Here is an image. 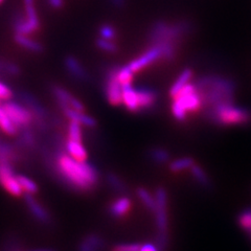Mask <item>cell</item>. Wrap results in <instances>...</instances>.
I'll use <instances>...</instances> for the list:
<instances>
[{
    "mask_svg": "<svg viewBox=\"0 0 251 251\" xmlns=\"http://www.w3.org/2000/svg\"><path fill=\"white\" fill-rule=\"evenodd\" d=\"M43 159L50 174L69 190L76 193H89L99 185L100 172L93 164L80 161L69 156L64 144H59L52 153L43 151Z\"/></svg>",
    "mask_w": 251,
    "mask_h": 251,
    "instance_id": "cell-1",
    "label": "cell"
},
{
    "mask_svg": "<svg viewBox=\"0 0 251 251\" xmlns=\"http://www.w3.org/2000/svg\"><path fill=\"white\" fill-rule=\"evenodd\" d=\"M194 84L202 100V110L234 101L237 86L230 77L206 75L198 77Z\"/></svg>",
    "mask_w": 251,
    "mask_h": 251,
    "instance_id": "cell-2",
    "label": "cell"
},
{
    "mask_svg": "<svg viewBox=\"0 0 251 251\" xmlns=\"http://www.w3.org/2000/svg\"><path fill=\"white\" fill-rule=\"evenodd\" d=\"M205 119L218 127H235L251 125V110L231 104H223L203 109Z\"/></svg>",
    "mask_w": 251,
    "mask_h": 251,
    "instance_id": "cell-3",
    "label": "cell"
},
{
    "mask_svg": "<svg viewBox=\"0 0 251 251\" xmlns=\"http://www.w3.org/2000/svg\"><path fill=\"white\" fill-rule=\"evenodd\" d=\"M202 110V100L194 83H188L173 98L171 111L174 119L183 123L188 113H195Z\"/></svg>",
    "mask_w": 251,
    "mask_h": 251,
    "instance_id": "cell-4",
    "label": "cell"
},
{
    "mask_svg": "<svg viewBox=\"0 0 251 251\" xmlns=\"http://www.w3.org/2000/svg\"><path fill=\"white\" fill-rule=\"evenodd\" d=\"M156 207L154 210L156 238L155 244L159 251H164L169 243V218H168V192L164 187H158L155 192Z\"/></svg>",
    "mask_w": 251,
    "mask_h": 251,
    "instance_id": "cell-5",
    "label": "cell"
},
{
    "mask_svg": "<svg viewBox=\"0 0 251 251\" xmlns=\"http://www.w3.org/2000/svg\"><path fill=\"white\" fill-rule=\"evenodd\" d=\"M18 96L20 100L22 101V104L26 106L30 110V112L33 113L35 127L41 133L49 131L50 113L46 110V108L40 103V100H37L33 94L26 91H21Z\"/></svg>",
    "mask_w": 251,
    "mask_h": 251,
    "instance_id": "cell-6",
    "label": "cell"
},
{
    "mask_svg": "<svg viewBox=\"0 0 251 251\" xmlns=\"http://www.w3.org/2000/svg\"><path fill=\"white\" fill-rule=\"evenodd\" d=\"M120 65H109L104 73V92L108 103L112 106H121L123 104L122 85L117 78Z\"/></svg>",
    "mask_w": 251,
    "mask_h": 251,
    "instance_id": "cell-7",
    "label": "cell"
},
{
    "mask_svg": "<svg viewBox=\"0 0 251 251\" xmlns=\"http://www.w3.org/2000/svg\"><path fill=\"white\" fill-rule=\"evenodd\" d=\"M1 106L19 130L30 128L34 125V115L26 106L11 100H5Z\"/></svg>",
    "mask_w": 251,
    "mask_h": 251,
    "instance_id": "cell-8",
    "label": "cell"
},
{
    "mask_svg": "<svg viewBox=\"0 0 251 251\" xmlns=\"http://www.w3.org/2000/svg\"><path fill=\"white\" fill-rule=\"evenodd\" d=\"M13 167L10 163L0 162V185L6 193L14 197H21L23 191Z\"/></svg>",
    "mask_w": 251,
    "mask_h": 251,
    "instance_id": "cell-9",
    "label": "cell"
},
{
    "mask_svg": "<svg viewBox=\"0 0 251 251\" xmlns=\"http://www.w3.org/2000/svg\"><path fill=\"white\" fill-rule=\"evenodd\" d=\"M161 60V50L158 45H150V47L140 56L133 59L128 66L133 73L136 74L141 72V70L153 65L154 63Z\"/></svg>",
    "mask_w": 251,
    "mask_h": 251,
    "instance_id": "cell-10",
    "label": "cell"
},
{
    "mask_svg": "<svg viewBox=\"0 0 251 251\" xmlns=\"http://www.w3.org/2000/svg\"><path fill=\"white\" fill-rule=\"evenodd\" d=\"M50 91L61 110L65 108H73L75 110H77V111H85V106L82 101L74 97L65 88L61 87L59 85H51Z\"/></svg>",
    "mask_w": 251,
    "mask_h": 251,
    "instance_id": "cell-11",
    "label": "cell"
},
{
    "mask_svg": "<svg viewBox=\"0 0 251 251\" xmlns=\"http://www.w3.org/2000/svg\"><path fill=\"white\" fill-rule=\"evenodd\" d=\"M64 67L67 74L75 78V81L85 84L91 82V75L88 73V70L84 67L80 60L73 56V54H68L65 57Z\"/></svg>",
    "mask_w": 251,
    "mask_h": 251,
    "instance_id": "cell-12",
    "label": "cell"
},
{
    "mask_svg": "<svg viewBox=\"0 0 251 251\" xmlns=\"http://www.w3.org/2000/svg\"><path fill=\"white\" fill-rule=\"evenodd\" d=\"M25 200L28 211L37 222L44 225H50L51 223V216L50 211L47 210L43 204H41L36 198H34V195L25 194Z\"/></svg>",
    "mask_w": 251,
    "mask_h": 251,
    "instance_id": "cell-13",
    "label": "cell"
},
{
    "mask_svg": "<svg viewBox=\"0 0 251 251\" xmlns=\"http://www.w3.org/2000/svg\"><path fill=\"white\" fill-rule=\"evenodd\" d=\"M136 93L140 112L151 111V110L157 105L159 94L156 90L149 87H140L136 88Z\"/></svg>",
    "mask_w": 251,
    "mask_h": 251,
    "instance_id": "cell-14",
    "label": "cell"
},
{
    "mask_svg": "<svg viewBox=\"0 0 251 251\" xmlns=\"http://www.w3.org/2000/svg\"><path fill=\"white\" fill-rule=\"evenodd\" d=\"M132 208V201L127 195H122L121 197L110 203L108 207L109 215L115 219L124 218Z\"/></svg>",
    "mask_w": 251,
    "mask_h": 251,
    "instance_id": "cell-15",
    "label": "cell"
},
{
    "mask_svg": "<svg viewBox=\"0 0 251 251\" xmlns=\"http://www.w3.org/2000/svg\"><path fill=\"white\" fill-rule=\"evenodd\" d=\"M106 241L98 233L86 234L77 245V251H103Z\"/></svg>",
    "mask_w": 251,
    "mask_h": 251,
    "instance_id": "cell-16",
    "label": "cell"
},
{
    "mask_svg": "<svg viewBox=\"0 0 251 251\" xmlns=\"http://www.w3.org/2000/svg\"><path fill=\"white\" fill-rule=\"evenodd\" d=\"M122 97H123V104L125 105L126 109H127L128 111L133 113L140 112L136 88L133 87L132 85L123 86Z\"/></svg>",
    "mask_w": 251,
    "mask_h": 251,
    "instance_id": "cell-17",
    "label": "cell"
},
{
    "mask_svg": "<svg viewBox=\"0 0 251 251\" xmlns=\"http://www.w3.org/2000/svg\"><path fill=\"white\" fill-rule=\"evenodd\" d=\"M61 111L63 112L69 121H74L78 124H81L84 127L87 128H96L97 127V121L93 119L92 116L86 114L85 112L77 111L73 108H65L62 109Z\"/></svg>",
    "mask_w": 251,
    "mask_h": 251,
    "instance_id": "cell-18",
    "label": "cell"
},
{
    "mask_svg": "<svg viewBox=\"0 0 251 251\" xmlns=\"http://www.w3.org/2000/svg\"><path fill=\"white\" fill-rule=\"evenodd\" d=\"M64 149L65 152L69 156H72L73 158L80 161H87L88 153L83 145V141H76L67 138L64 141Z\"/></svg>",
    "mask_w": 251,
    "mask_h": 251,
    "instance_id": "cell-19",
    "label": "cell"
},
{
    "mask_svg": "<svg viewBox=\"0 0 251 251\" xmlns=\"http://www.w3.org/2000/svg\"><path fill=\"white\" fill-rule=\"evenodd\" d=\"M21 156L18 153L17 148L0 139V162L10 163L12 166L20 162Z\"/></svg>",
    "mask_w": 251,
    "mask_h": 251,
    "instance_id": "cell-20",
    "label": "cell"
},
{
    "mask_svg": "<svg viewBox=\"0 0 251 251\" xmlns=\"http://www.w3.org/2000/svg\"><path fill=\"white\" fill-rule=\"evenodd\" d=\"M14 40L22 49H25L30 52L34 53H42L44 51V46L30 38L29 35H21V34H15Z\"/></svg>",
    "mask_w": 251,
    "mask_h": 251,
    "instance_id": "cell-21",
    "label": "cell"
},
{
    "mask_svg": "<svg viewBox=\"0 0 251 251\" xmlns=\"http://www.w3.org/2000/svg\"><path fill=\"white\" fill-rule=\"evenodd\" d=\"M13 28L15 34L21 35H31L37 31L36 28L28 22L25 15L20 12H17L13 19Z\"/></svg>",
    "mask_w": 251,
    "mask_h": 251,
    "instance_id": "cell-22",
    "label": "cell"
},
{
    "mask_svg": "<svg viewBox=\"0 0 251 251\" xmlns=\"http://www.w3.org/2000/svg\"><path fill=\"white\" fill-rule=\"evenodd\" d=\"M18 146L25 150L31 151L37 148V138L35 133L30 128L20 129L18 132Z\"/></svg>",
    "mask_w": 251,
    "mask_h": 251,
    "instance_id": "cell-23",
    "label": "cell"
},
{
    "mask_svg": "<svg viewBox=\"0 0 251 251\" xmlns=\"http://www.w3.org/2000/svg\"><path fill=\"white\" fill-rule=\"evenodd\" d=\"M194 76V72L191 68H185L183 69L178 77L176 78V81L173 83L170 88V97L173 99L176 97V94L181 90L184 86H186L188 83H191L192 78Z\"/></svg>",
    "mask_w": 251,
    "mask_h": 251,
    "instance_id": "cell-24",
    "label": "cell"
},
{
    "mask_svg": "<svg viewBox=\"0 0 251 251\" xmlns=\"http://www.w3.org/2000/svg\"><path fill=\"white\" fill-rule=\"evenodd\" d=\"M105 179H106L107 184L113 192L120 195H128L129 188L127 184H126L124 180L119 175L115 174V173H112V172L107 173Z\"/></svg>",
    "mask_w": 251,
    "mask_h": 251,
    "instance_id": "cell-25",
    "label": "cell"
},
{
    "mask_svg": "<svg viewBox=\"0 0 251 251\" xmlns=\"http://www.w3.org/2000/svg\"><path fill=\"white\" fill-rule=\"evenodd\" d=\"M0 130L9 136H17L19 132L17 126L12 122L9 115L6 114L1 104H0Z\"/></svg>",
    "mask_w": 251,
    "mask_h": 251,
    "instance_id": "cell-26",
    "label": "cell"
},
{
    "mask_svg": "<svg viewBox=\"0 0 251 251\" xmlns=\"http://www.w3.org/2000/svg\"><path fill=\"white\" fill-rule=\"evenodd\" d=\"M190 171H191V174L196 182H197L203 188H205V190H209V188L211 187V181H210L208 175L206 174V172L203 170L202 167H200L199 164L195 162L191 167Z\"/></svg>",
    "mask_w": 251,
    "mask_h": 251,
    "instance_id": "cell-27",
    "label": "cell"
},
{
    "mask_svg": "<svg viewBox=\"0 0 251 251\" xmlns=\"http://www.w3.org/2000/svg\"><path fill=\"white\" fill-rule=\"evenodd\" d=\"M23 4H25V15L26 19L38 31L41 27V22L40 19H39V16L36 10L35 0H23Z\"/></svg>",
    "mask_w": 251,
    "mask_h": 251,
    "instance_id": "cell-28",
    "label": "cell"
},
{
    "mask_svg": "<svg viewBox=\"0 0 251 251\" xmlns=\"http://www.w3.org/2000/svg\"><path fill=\"white\" fill-rule=\"evenodd\" d=\"M155 45H158L161 50V60L166 62H172L175 60L179 46L178 43L172 41H162Z\"/></svg>",
    "mask_w": 251,
    "mask_h": 251,
    "instance_id": "cell-29",
    "label": "cell"
},
{
    "mask_svg": "<svg viewBox=\"0 0 251 251\" xmlns=\"http://www.w3.org/2000/svg\"><path fill=\"white\" fill-rule=\"evenodd\" d=\"M149 158L155 164H167L171 160V154L167 149L154 147L149 151Z\"/></svg>",
    "mask_w": 251,
    "mask_h": 251,
    "instance_id": "cell-30",
    "label": "cell"
},
{
    "mask_svg": "<svg viewBox=\"0 0 251 251\" xmlns=\"http://www.w3.org/2000/svg\"><path fill=\"white\" fill-rule=\"evenodd\" d=\"M194 163L195 160L192 157H181V158L171 161L169 163V170L172 173H180L185 170H190Z\"/></svg>",
    "mask_w": 251,
    "mask_h": 251,
    "instance_id": "cell-31",
    "label": "cell"
},
{
    "mask_svg": "<svg viewBox=\"0 0 251 251\" xmlns=\"http://www.w3.org/2000/svg\"><path fill=\"white\" fill-rule=\"evenodd\" d=\"M136 195L138 199L143 202L145 207L150 211H152V213H154L155 207H156L155 196L151 195V193L145 187H138L136 190Z\"/></svg>",
    "mask_w": 251,
    "mask_h": 251,
    "instance_id": "cell-32",
    "label": "cell"
},
{
    "mask_svg": "<svg viewBox=\"0 0 251 251\" xmlns=\"http://www.w3.org/2000/svg\"><path fill=\"white\" fill-rule=\"evenodd\" d=\"M20 74L21 69L16 63L0 59V75L7 76H18Z\"/></svg>",
    "mask_w": 251,
    "mask_h": 251,
    "instance_id": "cell-33",
    "label": "cell"
},
{
    "mask_svg": "<svg viewBox=\"0 0 251 251\" xmlns=\"http://www.w3.org/2000/svg\"><path fill=\"white\" fill-rule=\"evenodd\" d=\"M17 179L23 193L29 194V195H35L38 193L39 187L34 180H31L27 176L22 175V174H17Z\"/></svg>",
    "mask_w": 251,
    "mask_h": 251,
    "instance_id": "cell-34",
    "label": "cell"
},
{
    "mask_svg": "<svg viewBox=\"0 0 251 251\" xmlns=\"http://www.w3.org/2000/svg\"><path fill=\"white\" fill-rule=\"evenodd\" d=\"M96 46L100 50L110 54H113L119 51V45L115 43L114 40H107V39H103L100 37H99L96 40Z\"/></svg>",
    "mask_w": 251,
    "mask_h": 251,
    "instance_id": "cell-35",
    "label": "cell"
},
{
    "mask_svg": "<svg viewBox=\"0 0 251 251\" xmlns=\"http://www.w3.org/2000/svg\"><path fill=\"white\" fill-rule=\"evenodd\" d=\"M67 138L76 141H83L82 125L74 121H69L67 126Z\"/></svg>",
    "mask_w": 251,
    "mask_h": 251,
    "instance_id": "cell-36",
    "label": "cell"
},
{
    "mask_svg": "<svg viewBox=\"0 0 251 251\" xmlns=\"http://www.w3.org/2000/svg\"><path fill=\"white\" fill-rule=\"evenodd\" d=\"M117 78H119L120 84L123 86L132 85L133 80H134V73L132 72L128 65L120 66L119 73H117Z\"/></svg>",
    "mask_w": 251,
    "mask_h": 251,
    "instance_id": "cell-37",
    "label": "cell"
},
{
    "mask_svg": "<svg viewBox=\"0 0 251 251\" xmlns=\"http://www.w3.org/2000/svg\"><path fill=\"white\" fill-rule=\"evenodd\" d=\"M238 225L251 235V208L242 210L237 218Z\"/></svg>",
    "mask_w": 251,
    "mask_h": 251,
    "instance_id": "cell-38",
    "label": "cell"
},
{
    "mask_svg": "<svg viewBox=\"0 0 251 251\" xmlns=\"http://www.w3.org/2000/svg\"><path fill=\"white\" fill-rule=\"evenodd\" d=\"M99 36L103 39H107V40H115L116 29L110 23H103L99 27Z\"/></svg>",
    "mask_w": 251,
    "mask_h": 251,
    "instance_id": "cell-39",
    "label": "cell"
},
{
    "mask_svg": "<svg viewBox=\"0 0 251 251\" xmlns=\"http://www.w3.org/2000/svg\"><path fill=\"white\" fill-rule=\"evenodd\" d=\"M13 97H14L13 90L4 83L0 82V100L1 101L10 100L13 99Z\"/></svg>",
    "mask_w": 251,
    "mask_h": 251,
    "instance_id": "cell-40",
    "label": "cell"
},
{
    "mask_svg": "<svg viewBox=\"0 0 251 251\" xmlns=\"http://www.w3.org/2000/svg\"><path fill=\"white\" fill-rule=\"evenodd\" d=\"M141 245L137 243L132 244H116L112 247L111 251H139Z\"/></svg>",
    "mask_w": 251,
    "mask_h": 251,
    "instance_id": "cell-41",
    "label": "cell"
},
{
    "mask_svg": "<svg viewBox=\"0 0 251 251\" xmlns=\"http://www.w3.org/2000/svg\"><path fill=\"white\" fill-rule=\"evenodd\" d=\"M46 2L53 10H61L65 5V0H46Z\"/></svg>",
    "mask_w": 251,
    "mask_h": 251,
    "instance_id": "cell-42",
    "label": "cell"
},
{
    "mask_svg": "<svg viewBox=\"0 0 251 251\" xmlns=\"http://www.w3.org/2000/svg\"><path fill=\"white\" fill-rule=\"evenodd\" d=\"M127 1L128 0H109V3L116 10H123L127 5Z\"/></svg>",
    "mask_w": 251,
    "mask_h": 251,
    "instance_id": "cell-43",
    "label": "cell"
},
{
    "mask_svg": "<svg viewBox=\"0 0 251 251\" xmlns=\"http://www.w3.org/2000/svg\"><path fill=\"white\" fill-rule=\"evenodd\" d=\"M139 251H159V249L156 246V244H152V243H146V244L141 245Z\"/></svg>",
    "mask_w": 251,
    "mask_h": 251,
    "instance_id": "cell-44",
    "label": "cell"
},
{
    "mask_svg": "<svg viewBox=\"0 0 251 251\" xmlns=\"http://www.w3.org/2000/svg\"><path fill=\"white\" fill-rule=\"evenodd\" d=\"M35 251H53V250H49V249H43V250H35Z\"/></svg>",
    "mask_w": 251,
    "mask_h": 251,
    "instance_id": "cell-45",
    "label": "cell"
},
{
    "mask_svg": "<svg viewBox=\"0 0 251 251\" xmlns=\"http://www.w3.org/2000/svg\"><path fill=\"white\" fill-rule=\"evenodd\" d=\"M3 1H4V0H0V4H1Z\"/></svg>",
    "mask_w": 251,
    "mask_h": 251,
    "instance_id": "cell-46",
    "label": "cell"
}]
</instances>
